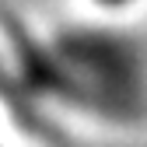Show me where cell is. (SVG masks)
I'll return each instance as SVG.
<instances>
[{
	"label": "cell",
	"mask_w": 147,
	"mask_h": 147,
	"mask_svg": "<svg viewBox=\"0 0 147 147\" xmlns=\"http://www.w3.org/2000/svg\"><path fill=\"white\" fill-rule=\"evenodd\" d=\"M49 46L77 81V109L109 123H137L147 112V63L133 39L112 28L63 25Z\"/></svg>",
	"instance_id": "6da1fadb"
},
{
	"label": "cell",
	"mask_w": 147,
	"mask_h": 147,
	"mask_svg": "<svg viewBox=\"0 0 147 147\" xmlns=\"http://www.w3.org/2000/svg\"><path fill=\"white\" fill-rule=\"evenodd\" d=\"M98 7H105V11H123V7H130L133 0H95Z\"/></svg>",
	"instance_id": "7a4b0ae2"
}]
</instances>
